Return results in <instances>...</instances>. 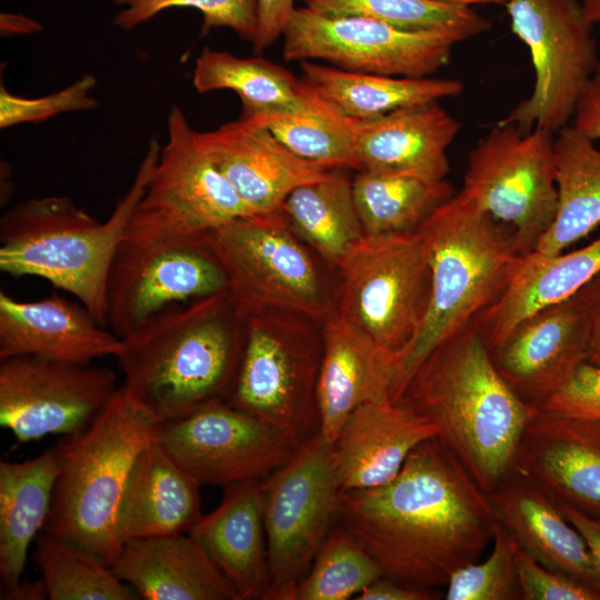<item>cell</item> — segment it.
<instances>
[{
  "instance_id": "obj_38",
  "label": "cell",
  "mask_w": 600,
  "mask_h": 600,
  "mask_svg": "<svg viewBox=\"0 0 600 600\" xmlns=\"http://www.w3.org/2000/svg\"><path fill=\"white\" fill-rule=\"evenodd\" d=\"M304 7L329 16H359L410 31L443 30L466 40L490 30V21L468 7L432 0H301Z\"/></svg>"
},
{
  "instance_id": "obj_50",
  "label": "cell",
  "mask_w": 600,
  "mask_h": 600,
  "mask_svg": "<svg viewBox=\"0 0 600 600\" xmlns=\"http://www.w3.org/2000/svg\"><path fill=\"white\" fill-rule=\"evenodd\" d=\"M42 30L41 23L19 13L0 14V33L3 37L32 34Z\"/></svg>"
},
{
  "instance_id": "obj_44",
  "label": "cell",
  "mask_w": 600,
  "mask_h": 600,
  "mask_svg": "<svg viewBox=\"0 0 600 600\" xmlns=\"http://www.w3.org/2000/svg\"><path fill=\"white\" fill-rule=\"evenodd\" d=\"M538 409L600 420V366L581 364Z\"/></svg>"
},
{
  "instance_id": "obj_7",
  "label": "cell",
  "mask_w": 600,
  "mask_h": 600,
  "mask_svg": "<svg viewBox=\"0 0 600 600\" xmlns=\"http://www.w3.org/2000/svg\"><path fill=\"white\" fill-rule=\"evenodd\" d=\"M316 323L284 311L246 318L239 364L223 398L283 432L298 448L320 430L322 336Z\"/></svg>"
},
{
  "instance_id": "obj_6",
  "label": "cell",
  "mask_w": 600,
  "mask_h": 600,
  "mask_svg": "<svg viewBox=\"0 0 600 600\" xmlns=\"http://www.w3.org/2000/svg\"><path fill=\"white\" fill-rule=\"evenodd\" d=\"M159 428L120 386L86 428L62 437L44 533L111 567L123 544L120 517L132 470Z\"/></svg>"
},
{
  "instance_id": "obj_20",
  "label": "cell",
  "mask_w": 600,
  "mask_h": 600,
  "mask_svg": "<svg viewBox=\"0 0 600 600\" xmlns=\"http://www.w3.org/2000/svg\"><path fill=\"white\" fill-rule=\"evenodd\" d=\"M197 141L254 214L280 210L296 188L331 171L299 158L268 129L241 118L197 131Z\"/></svg>"
},
{
  "instance_id": "obj_10",
  "label": "cell",
  "mask_w": 600,
  "mask_h": 600,
  "mask_svg": "<svg viewBox=\"0 0 600 600\" xmlns=\"http://www.w3.org/2000/svg\"><path fill=\"white\" fill-rule=\"evenodd\" d=\"M336 314L396 356L417 333L428 306L430 268L416 230L364 234L337 267Z\"/></svg>"
},
{
  "instance_id": "obj_23",
  "label": "cell",
  "mask_w": 600,
  "mask_h": 600,
  "mask_svg": "<svg viewBox=\"0 0 600 600\" xmlns=\"http://www.w3.org/2000/svg\"><path fill=\"white\" fill-rule=\"evenodd\" d=\"M461 123L440 101L397 109L358 120L356 149L359 170L402 174L427 181L446 180L448 148Z\"/></svg>"
},
{
  "instance_id": "obj_25",
  "label": "cell",
  "mask_w": 600,
  "mask_h": 600,
  "mask_svg": "<svg viewBox=\"0 0 600 600\" xmlns=\"http://www.w3.org/2000/svg\"><path fill=\"white\" fill-rule=\"evenodd\" d=\"M487 494L496 520L521 549L546 568L600 593V571L584 540L531 480L512 469Z\"/></svg>"
},
{
  "instance_id": "obj_19",
  "label": "cell",
  "mask_w": 600,
  "mask_h": 600,
  "mask_svg": "<svg viewBox=\"0 0 600 600\" xmlns=\"http://www.w3.org/2000/svg\"><path fill=\"white\" fill-rule=\"evenodd\" d=\"M513 469L558 506L600 519V420L537 409Z\"/></svg>"
},
{
  "instance_id": "obj_11",
  "label": "cell",
  "mask_w": 600,
  "mask_h": 600,
  "mask_svg": "<svg viewBox=\"0 0 600 600\" xmlns=\"http://www.w3.org/2000/svg\"><path fill=\"white\" fill-rule=\"evenodd\" d=\"M333 443L317 433L263 480L271 587L268 600H296L299 583L338 521Z\"/></svg>"
},
{
  "instance_id": "obj_47",
  "label": "cell",
  "mask_w": 600,
  "mask_h": 600,
  "mask_svg": "<svg viewBox=\"0 0 600 600\" xmlns=\"http://www.w3.org/2000/svg\"><path fill=\"white\" fill-rule=\"evenodd\" d=\"M574 296L583 307L590 326L588 363L600 366V272Z\"/></svg>"
},
{
  "instance_id": "obj_39",
  "label": "cell",
  "mask_w": 600,
  "mask_h": 600,
  "mask_svg": "<svg viewBox=\"0 0 600 600\" xmlns=\"http://www.w3.org/2000/svg\"><path fill=\"white\" fill-rule=\"evenodd\" d=\"M382 576L380 566L363 544L347 528L337 524L299 583L296 600H347Z\"/></svg>"
},
{
  "instance_id": "obj_31",
  "label": "cell",
  "mask_w": 600,
  "mask_h": 600,
  "mask_svg": "<svg viewBox=\"0 0 600 600\" xmlns=\"http://www.w3.org/2000/svg\"><path fill=\"white\" fill-rule=\"evenodd\" d=\"M192 86L200 94L218 90L236 92L242 103L241 117L312 109L327 102L304 78H297L279 64L210 48H203L196 60Z\"/></svg>"
},
{
  "instance_id": "obj_41",
  "label": "cell",
  "mask_w": 600,
  "mask_h": 600,
  "mask_svg": "<svg viewBox=\"0 0 600 600\" xmlns=\"http://www.w3.org/2000/svg\"><path fill=\"white\" fill-rule=\"evenodd\" d=\"M124 7L113 24L130 31L170 8H193L203 14L202 33L213 28H229L247 41L258 31L257 0H111Z\"/></svg>"
},
{
  "instance_id": "obj_49",
  "label": "cell",
  "mask_w": 600,
  "mask_h": 600,
  "mask_svg": "<svg viewBox=\"0 0 600 600\" xmlns=\"http://www.w3.org/2000/svg\"><path fill=\"white\" fill-rule=\"evenodd\" d=\"M562 514L584 540L600 571V519L586 516L572 508L559 506Z\"/></svg>"
},
{
  "instance_id": "obj_45",
  "label": "cell",
  "mask_w": 600,
  "mask_h": 600,
  "mask_svg": "<svg viewBox=\"0 0 600 600\" xmlns=\"http://www.w3.org/2000/svg\"><path fill=\"white\" fill-rule=\"evenodd\" d=\"M258 31L252 47L260 53L282 34L296 7L294 0H257Z\"/></svg>"
},
{
  "instance_id": "obj_34",
  "label": "cell",
  "mask_w": 600,
  "mask_h": 600,
  "mask_svg": "<svg viewBox=\"0 0 600 600\" xmlns=\"http://www.w3.org/2000/svg\"><path fill=\"white\" fill-rule=\"evenodd\" d=\"M342 170L296 188L280 208L292 231L336 268L364 236L352 180Z\"/></svg>"
},
{
  "instance_id": "obj_42",
  "label": "cell",
  "mask_w": 600,
  "mask_h": 600,
  "mask_svg": "<svg viewBox=\"0 0 600 600\" xmlns=\"http://www.w3.org/2000/svg\"><path fill=\"white\" fill-rule=\"evenodd\" d=\"M93 74H82L70 86L39 98H26L0 87V128L8 129L21 123H39L61 113L90 111L98 101L90 96L96 87Z\"/></svg>"
},
{
  "instance_id": "obj_14",
  "label": "cell",
  "mask_w": 600,
  "mask_h": 600,
  "mask_svg": "<svg viewBox=\"0 0 600 600\" xmlns=\"http://www.w3.org/2000/svg\"><path fill=\"white\" fill-rule=\"evenodd\" d=\"M287 61L322 60L333 67L393 77H429L466 39L451 31H410L359 16L296 8L283 31Z\"/></svg>"
},
{
  "instance_id": "obj_8",
  "label": "cell",
  "mask_w": 600,
  "mask_h": 600,
  "mask_svg": "<svg viewBox=\"0 0 600 600\" xmlns=\"http://www.w3.org/2000/svg\"><path fill=\"white\" fill-rule=\"evenodd\" d=\"M204 241L224 271L242 321L284 311L323 323L334 313L320 269L281 210L233 219Z\"/></svg>"
},
{
  "instance_id": "obj_13",
  "label": "cell",
  "mask_w": 600,
  "mask_h": 600,
  "mask_svg": "<svg viewBox=\"0 0 600 600\" xmlns=\"http://www.w3.org/2000/svg\"><path fill=\"white\" fill-rule=\"evenodd\" d=\"M461 191L532 252L558 209L553 132L497 122L471 150Z\"/></svg>"
},
{
  "instance_id": "obj_32",
  "label": "cell",
  "mask_w": 600,
  "mask_h": 600,
  "mask_svg": "<svg viewBox=\"0 0 600 600\" xmlns=\"http://www.w3.org/2000/svg\"><path fill=\"white\" fill-rule=\"evenodd\" d=\"M303 78L340 112L367 120L397 109L460 96L463 82L446 78H409L343 70L301 61Z\"/></svg>"
},
{
  "instance_id": "obj_17",
  "label": "cell",
  "mask_w": 600,
  "mask_h": 600,
  "mask_svg": "<svg viewBox=\"0 0 600 600\" xmlns=\"http://www.w3.org/2000/svg\"><path fill=\"white\" fill-rule=\"evenodd\" d=\"M228 290L204 237L143 248L119 247L107 286L108 327L123 338L168 307Z\"/></svg>"
},
{
  "instance_id": "obj_48",
  "label": "cell",
  "mask_w": 600,
  "mask_h": 600,
  "mask_svg": "<svg viewBox=\"0 0 600 600\" xmlns=\"http://www.w3.org/2000/svg\"><path fill=\"white\" fill-rule=\"evenodd\" d=\"M440 593L434 589H419L402 584L384 576L367 586L357 600H434Z\"/></svg>"
},
{
  "instance_id": "obj_29",
  "label": "cell",
  "mask_w": 600,
  "mask_h": 600,
  "mask_svg": "<svg viewBox=\"0 0 600 600\" xmlns=\"http://www.w3.org/2000/svg\"><path fill=\"white\" fill-rule=\"evenodd\" d=\"M200 487L156 438L140 453L130 477L120 517L122 542L188 533L202 516Z\"/></svg>"
},
{
  "instance_id": "obj_52",
  "label": "cell",
  "mask_w": 600,
  "mask_h": 600,
  "mask_svg": "<svg viewBox=\"0 0 600 600\" xmlns=\"http://www.w3.org/2000/svg\"><path fill=\"white\" fill-rule=\"evenodd\" d=\"M587 18L593 23H600V0H579Z\"/></svg>"
},
{
  "instance_id": "obj_51",
  "label": "cell",
  "mask_w": 600,
  "mask_h": 600,
  "mask_svg": "<svg viewBox=\"0 0 600 600\" xmlns=\"http://www.w3.org/2000/svg\"><path fill=\"white\" fill-rule=\"evenodd\" d=\"M1 599L4 600H43L48 599L43 580H20L9 589H2Z\"/></svg>"
},
{
  "instance_id": "obj_1",
  "label": "cell",
  "mask_w": 600,
  "mask_h": 600,
  "mask_svg": "<svg viewBox=\"0 0 600 600\" xmlns=\"http://www.w3.org/2000/svg\"><path fill=\"white\" fill-rule=\"evenodd\" d=\"M338 521L384 577L419 589L446 587L479 561L497 523L488 494L437 437L418 444L389 482L340 491Z\"/></svg>"
},
{
  "instance_id": "obj_46",
  "label": "cell",
  "mask_w": 600,
  "mask_h": 600,
  "mask_svg": "<svg viewBox=\"0 0 600 600\" xmlns=\"http://www.w3.org/2000/svg\"><path fill=\"white\" fill-rule=\"evenodd\" d=\"M571 126L590 140L600 139V61L577 103Z\"/></svg>"
},
{
  "instance_id": "obj_16",
  "label": "cell",
  "mask_w": 600,
  "mask_h": 600,
  "mask_svg": "<svg viewBox=\"0 0 600 600\" xmlns=\"http://www.w3.org/2000/svg\"><path fill=\"white\" fill-rule=\"evenodd\" d=\"M158 442L201 486L264 479L298 447L274 427L223 399L161 423Z\"/></svg>"
},
{
  "instance_id": "obj_26",
  "label": "cell",
  "mask_w": 600,
  "mask_h": 600,
  "mask_svg": "<svg viewBox=\"0 0 600 600\" xmlns=\"http://www.w3.org/2000/svg\"><path fill=\"white\" fill-rule=\"evenodd\" d=\"M263 480L226 487L220 504L201 516L188 532L233 586L240 600H268L271 587Z\"/></svg>"
},
{
  "instance_id": "obj_12",
  "label": "cell",
  "mask_w": 600,
  "mask_h": 600,
  "mask_svg": "<svg viewBox=\"0 0 600 600\" xmlns=\"http://www.w3.org/2000/svg\"><path fill=\"white\" fill-rule=\"evenodd\" d=\"M504 7L512 32L530 52L534 82L531 93L498 122L558 132L572 120L600 61L594 24L579 0H511Z\"/></svg>"
},
{
  "instance_id": "obj_2",
  "label": "cell",
  "mask_w": 600,
  "mask_h": 600,
  "mask_svg": "<svg viewBox=\"0 0 600 600\" xmlns=\"http://www.w3.org/2000/svg\"><path fill=\"white\" fill-rule=\"evenodd\" d=\"M397 401L438 428L437 438L486 493L512 471L520 437L538 409L499 373L474 323L438 346Z\"/></svg>"
},
{
  "instance_id": "obj_28",
  "label": "cell",
  "mask_w": 600,
  "mask_h": 600,
  "mask_svg": "<svg viewBox=\"0 0 600 600\" xmlns=\"http://www.w3.org/2000/svg\"><path fill=\"white\" fill-rule=\"evenodd\" d=\"M600 272V238L569 253L522 257L501 297L474 321L489 350L524 318L573 296Z\"/></svg>"
},
{
  "instance_id": "obj_36",
  "label": "cell",
  "mask_w": 600,
  "mask_h": 600,
  "mask_svg": "<svg viewBox=\"0 0 600 600\" xmlns=\"http://www.w3.org/2000/svg\"><path fill=\"white\" fill-rule=\"evenodd\" d=\"M268 129L301 159L330 170L360 169L356 149L357 119L330 102L304 110L269 111L240 117Z\"/></svg>"
},
{
  "instance_id": "obj_27",
  "label": "cell",
  "mask_w": 600,
  "mask_h": 600,
  "mask_svg": "<svg viewBox=\"0 0 600 600\" xmlns=\"http://www.w3.org/2000/svg\"><path fill=\"white\" fill-rule=\"evenodd\" d=\"M127 540L111 566L144 600H240L233 586L188 533Z\"/></svg>"
},
{
  "instance_id": "obj_53",
  "label": "cell",
  "mask_w": 600,
  "mask_h": 600,
  "mask_svg": "<svg viewBox=\"0 0 600 600\" xmlns=\"http://www.w3.org/2000/svg\"><path fill=\"white\" fill-rule=\"evenodd\" d=\"M446 4L460 6L470 8L473 4H500L506 6L511 0H432Z\"/></svg>"
},
{
  "instance_id": "obj_5",
  "label": "cell",
  "mask_w": 600,
  "mask_h": 600,
  "mask_svg": "<svg viewBox=\"0 0 600 600\" xmlns=\"http://www.w3.org/2000/svg\"><path fill=\"white\" fill-rule=\"evenodd\" d=\"M161 146L151 139L126 194L100 222L68 196L30 198L0 220V269L49 281L108 328L109 272L129 220L149 183Z\"/></svg>"
},
{
  "instance_id": "obj_18",
  "label": "cell",
  "mask_w": 600,
  "mask_h": 600,
  "mask_svg": "<svg viewBox=\"0 0 600 600\" xmlns=\"http://www.w3.org/2000/svg\"><path fill=\"white\" fill-rule=\"evenodd\" d=\"M589 343V320L573 294L524 318L490 353L512 390L538 408L587 362Z\"/></svg>"
},
{
  "instance_id": "obj_9",
  "label": "cell",
  "mask_w": 600,
  "mask_h": 600,
  "mask_svg": "<svg viewBox=\"0 0 600 600\" xmlns=\"http://www.w3.org/2000/svg\"><path fill=\"white\" fill-rule=\"evenodd\" d=\"M168 138L119 247L143 248L203 238L254 213L200 148L197 131L178 104L167 120Z\"/></svg>"
},
{
  "instance_id": "obj_37",
  "label": "cell",
  "mask_w": 600,
  "mask_h": 600,
  "mask_svg": "<svg viewBox=\"0 0 600 600\" xmlns=\"http://www.w3.org/2000/svg\"><path fill=\"white\" fill-rule=\"evenodd\" d=\"M34 561L50 600H138V592L94 554L43 533Z\"/></svg>"
},
{
  "instance_id": "obj_21",
  "label": "cell",
  "mask_w": 600,
  "mask_h": 600,
  "mask_svg": "<svg viewBox=\"0 0 600 600\" xmlns=\"http://www.w3.org/2000/svg\"><path fill=\"white\" fill-rule=\"evenodd\" d=\"M321 336L319 432L333 443L354 409L390 400L396 356L336 312L322 323Z\"/></svg>"
},
{
  "instance_id": "obj_35",
  "label": "cell",
  "mask_w": 600,
  "mask_h": 600,
  "mask_svg": "<svg viewBox=\"0 0 600 600\" xmlns=\"http://www.w3.org/2000/svg\"><path fill=\"white\" fill-rule=\"evenodd\" d=\"M352 191L364 234L416 230L437 208L456 194L447 181L376 173L366 170L352 180Z\"/></svg>"
},
{
  "instance_id": "obj_40",
  "label": "cell",
  "mask_w": 600,
  "mask_h": 600,
  "mask_svg": "<svg viewBox=\"0 0 600 600\" xmlns=\"http://www.w3.org/2000/svg\"><path fill=\"white\" fill-rule=\"evenodd\" d=\"M489 557L458 569L446 586L447 600H522L516 564L518 543L497 521Z\"/></svg>"
},
{
  "instance_id": "obj_30",
  "label": "cell",
  "mask_w": 600,
  "mask_h": 600,
  "mask_svg": "<svg viewBox=\"0 0 600 600\" xmlns=\"http://www.w3.org/2000/svg\"><path fill=\"white\" fill-rule=\"evenodd\" d=\"M58 474L56 447L21 462H0V579H22L29 547L49 517Z\"/></svg>"
},
{
  "instance_id": "obj_15",
  "label": "cell",
  "mask_w": 600,
  "mask_h": 600,
  "mask_svg": "<svg viewBox=\"0 0 600 600\" xmlns=\"http://www.w3.org/2000/svg\"><path fill=\"white\" fill-rule=\"evenodd\" d=\"M107 367L17 356L0 362V426L26 443L72 436L86 428L118 390Z\"/></svg>"
},
{
  "instance_id": "obj_43",
  "label": "cell",
  "mask_w": 600,
  "mask_h": 600,
  "mask_svg": "<svg viewBox=\"0 0 600 600\" xmlns=\"http://www.w3.org/2000/svg\"><path fill=\"white\" fill-rule=\"evenodd\" d=\"M522 600H600V593L564 573L550 570L517 546Z\"/></svg>"
},
{
  "instance_id": "obj_33",
  "label": "cell",
  "mask_w": 600,
  "mask_h": 600,
  "mask_svg": "<svg viewBox=\"0 0 600 600\" xmlns=\"http://www.w3.org/2000/svg\"><path fill=\"white\" fill-rule=\"evenodd\" d=\"M554 139L558 209L534 252L556 256L600 224V149L571 124Z\"/></svg>"
},
{
  "instance_id": "obj_22",
  "label": "cell",
  "mask_w": 600,
  "mask_h": 600,
  "mask_svg": "<svg viewBox=\"0 0 600 600\" xmlns=\"http://www.w3.org/2000/svg\"><path fill=\"white\" fill-rule=\"evenodd\" d=\"M122 340L82 303L52 296L19 301L0 291V359L37 356L76 363L116 357Z\"/></svg>"
},
{
  "instance_id": "obj_24",
  "label": "cell",
  "mask_w": 600,
  "mask_h": 600,
  "mask_svg": "<svg viewBox=\"0 0 600 600\" xmlns=\"http://www.w3.org/2000/svg\"><path fill=\"white\" fill-rule=\"evenodd\" d=\"M438 434L433 423L402 402L359 406L333 442L340 490L370 489L389 482L418 444Z\"/></svg>"
},
{
  "instance_id": "obj_3",
  "label": "cell",
  "mask_w": 600,
  "mask_h": 600,
  "mask_svg": "<svg viewBox=\"0 0 600 600\" xmlns=\"http://www.w3.org/2000/svg\"><path fill=\"white\" fill-rule=\"evenodd\" d=\"M114 357L128 394L158 423L223 399L243 346L229 292L174 304L126 337Z\"/></svg>"
},
{
  "instance_id": "obj_4",
  "label": "cell",
  "mask_w": 600,
  "mask_h": 600,
  "mask_svg": "<svg viewBox=\"0 0 600 600\" xmlns=\"http://www.w3.org/2000/svg\"><path fill=\"white\" fill-rule=\"evenodd\" d=\"M417 231L427 250L430 293L417 333L397 357L391 401L438 346L470 327L501 297L523 257L511 230L461 190Z\"/></svg>"
}]
</instances>
